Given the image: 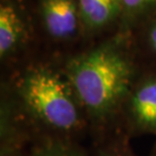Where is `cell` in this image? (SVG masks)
<instances>
[{
	"instance_id": "cell-1",
	"label": "cell",
	"mask_w": 156,
	"mask_h": 156,
	"mask_svg": "<svg viewBox=\"0 0 156 156\" xmlns=\"http://www.w3.org/2000/svg\"><path fill=\"white\" fill-rule=\"evenodd\" d=\"M88 123L92 144L118 131L121 112L140 71L133 41L120 33L61 62Z\"/></svg>"
},
{
	"instance_id": "cell-7",
	"label": "cell",
	"mask_w": 156,
	"mask_h": 156,
	"mask_svg": "<svg viewBox=\"0 0 156 156\" xmlns=\"http://www.w3.org/2000/svg\"><path fill=\"white\" fill-rule=\"evenodd\" d=\"M82 35L93 37L108 29L123 12L122 0H77Z\"/></svg>"
},
{
	"instance_id": "cell-10",
	"label": "cell",
	"mask_w": 156,
	"mask_h": 156,
	"mask_svg": "<svg viewBox=\"0 0 156 156\" xmlns=\"http://www.w3.org/2000/svg\"><path fill=\"white\" fill-rule=\"evenodd\" d=\"M122 5L125 26L133 24L156 12V0H122Z\"/></svg>"
},
{
	"instance_id": "cell-8",
	"label": "cell",
	"mask_w": 156,
	"mask_h": 156,
	"mask_svg": "<svg viewBox=\"0 0 156 156\" xmlns=\"http://www.w3.org/2000/svg\"><path fill=\"white\" fill-rule=\"evenodd\" d=\"M29 156H89V154L81 141L46 137L34 142Z\"/></svg>"
},
{
	"instance_id": "cell-6",
	"label": "cell",
	"mask_w": 156,
	"mask_h": 156,
	"mask_svg": "<svg viewBox=\"0 0 156 156\" xmlns=\"http://www.w3.org/2000/svg\"><path fill=\"white\" fill-rule=\"evenodd\" d=\"M30 40L29 30L18 9L10 2L0 5V59L2 63L17 60Z\"/></svg>"
},
{
	"instance_id": "cell-2",
	"label": "cell",
	"mask_w": 156,
	"mask_h": 156,
	"mask_svg": "<svg viewBox=\"0 0 156 156\" xmlns=\"http://www.w3.org/2000/svg\"><path fill=\"white\" fill-rule=\"evenodd\" d=\"M36 140L46 137L81 141L88 123L61 63L30 62L2 83Z\"/></svg>"
},
{
	"instance_id": "cell-9",
	"label": "cell",
	"mask_w": 156,
	"mask_h": 156,
	"mask_svg": "<svg viewBox=\"0 0 156 156\" xmlns=\"http://www.w3.org/2000/svg\"><path fill=\"white\" fill-rule=\"evenodd\" d=\"M131 140L124 133L117 131L93 143V156H139L134 151Z\"/></svg>"
},
{
	"instance_id": "cell-4",
	"label": "cell",
	"mask_w": 156,
	"mask_h": 156,
	"mask_svg": "<svg viewBox=\"0 0 156 156\" xmlns=\"http://www.w3.org/2000/svg\"><path fill=\"white\" fill-rule=\"evenodd\" d=\"M36 137L21 117L10 93L1 85L0 156H29Z\"/></svg>"
},
{
	"instance_id": "cell-5",
	"label": "cell",
	"mask_w": 156,
	"mask_h": 156,
	"mask_svg": "<svg viewBox=\"0 0 156 156\" xmlns=\"http://www.w3.org/2000/svg\"><path fill=\"white\" fill-rule=\"evenodd\" d=\"M45 34L58 45L71 44L82 35L77 0H41Z\"/></svg>"
},
{
	"instance_id": "cell-3",
	"label": "cell",
	"mask_w": 156,
	"mask_h": 156,
	"mask_svg": "<svg viewBox=\"0 0 156 156\" xmlns=\"http://www.w3.org/2000/svg\"><path fill=\"white\" fill-rule=\"evenodd\" d=\"M118 131L130 139L156 137V65L140 68L122 108Z\"/></svg>"
},
{
	"instance_id": "cell-11",
	"label": "cell",
	"mask_w": 156,
	"mask_h": 156,
	"mask_svg": "<svg viewBox=\"0 0 156 156\" xmlns=\"http://www.w3.org/2000/svg\"><path fill=\"white\" fill-rule=\"evenodd\" d=\"M135 51L138 53H143L147 57L154 62L156 65V17L152 18L139 38L138 47L135 48Z\"/></svg>"
},
{
	"instance_id": "cell-12",
	"label": "cell",
	"mask_w": 156,
	"mask_h": 156,
	"mask_svg": "<svg viewBox=\"0 0 156 156\" xmlns=\"http://www.w3.org/2000/svg\"><path fill=\"white\" fill-rule=\"evenodd\" d=\"M149 156H156V140H155V142H154L153 146H152L151 151H150V154H149Z\"/></svg>"
}]
</instances>
